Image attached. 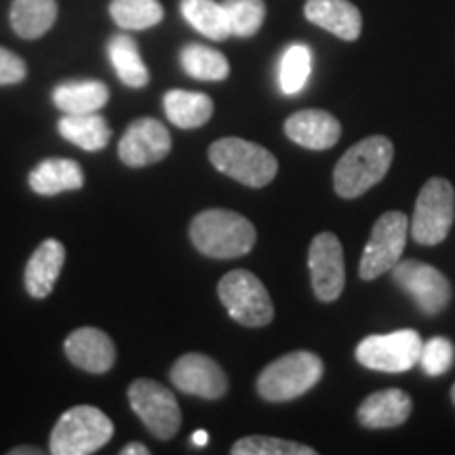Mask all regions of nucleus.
<instances>
[{
  "mask_svg": "<svg viewBox=\"0 0 455 455\" xmlns=\"http://www.w3.org/2000/svg\"><path fill=\"white\" fill-rule=\"evenodd\" d=\"M395 148L384 135H371L346 150L333 169V188L341 198H358L388 173Z\"/></svg>",
  "mask_w": 455,
  "mask_h": 455,
  "instance_id": "nucleus-1",
  "label": "nucleus"
},
{
  "mask_svg": "<svg viewBox=\"0 0 455 455\" xmlns=\"http://www.w3.org/2000/svg\"><path fill=\"white\" fill-rule=\"evenodd\" d=\"M190 238L198 251L207 258L232 259L251 251L255 244V228L236 212L207 209L192 220Z\"/></svg>",
  "mask_w": 455,
  "mask_h": 455,
  "instance_id": "nucleus-2",
  "label": "nucleus"
},
{
  "mask_svg": "<svg viewBox=\"0 0 455 455\" xmlns=\"http://www.w3.org/2000/svg\"><path fill=\"white\" fill-rule=\"evenodd\" d=\"M323 371H325V365H323L321 356H316L315 352H289V355L270 363L259 373L258 392L261 398L272 403L293 401V398L315 388L321 382Z\"/></svg>",
  "mask_w": 455,
  "mask_h": 455,
  "instance_id": "nucleus-3",
  "label": "nucleus"
},
{
  "mask_svg": "<svg viewBox=\"0 0 455 455\" xmlns=\"http://www.w3.org/2000/svg\"><path fill=\"white\" fill-rule=\"evenodd\" d=\"M213 167L249 188L268 186L278 173V161L270 150L241 138H226L209 148Z\"/></svg>",
  "mask_w": 455,
  "mask_h": 455,
  "instance_id": "nucleus-4",
  "label": "nucleus"
},
{
  "mask_svg": "<svg viewBox=\"0 0 455 455\" xmlns=\"http://www.w3.org/2000/svg\"><path fill=\"white\" fill-rule=\"evenodd\" d=\"M114 426L100 409L81 405L66 411L51 432L53 455H89L112 439Z\"/></svg>",
  "mask_w": 455,
  "mask_h": 455,
  "instance_id": "nucleus-5",
  "label": "nucleus"
},
{
  "mask_svg": "<svg viewBox=\"0 0 455 455\" xmlns=\"http://www.w3.org/2000/svg\"><path fill=\"white\" fill-rule=\"evenodd\" d=\"M218 295L228 315L244 327H266L275 318L268 289L247 270H232L218 284Z\"/></svg>",
  "mask_w": 455,
  "mask_h": 455,
  "instance_id": "nucleus-6",
  "label": "nucleus"
},
{
  "mask_svg": "<svg viewBox=\"0 0 455 455\" xmlns=\"http://www.w3.org/2000/svg\"><path fill=\"white\" fill-rule=\"evenodd\" d=\"M455 220V190L445 178H430L415 201L411 235L418 244H439L447 238Z\"/></svg>",
  "mask_w": 455,
  "mask_h": 455,
  "instance_id": "nucleus-7",
  "label": "nucleus"
},
{
  "mask_svg": "<svg viewBox=\"0 0 455 455\" xmlns=\"http://www.w3.org/2000/svg\"><path fill=\"white\" fill-rule=\"evenodd\" d=\"M422 338L413 329L384 335H369L356 346V361L363 367L384 373H403L419 363Z\"/></svg>",
  "mask_w": 455,
  "mask_h": 455,
  "instance_id": "nucleus-8",
  "label": "nucleus"
},
{
  "mask_svg": "<svg viewBox=\"0 0 455 455\" xmlns=\"http://www.w3.org/2000/svg\"><path fill=\"white\" fill-rule=\"evenodd\" d=\"M409 220L401 212H388L375 221L371 238L363 251L358 275L363 281H375L395 268L405 251Z\"/></svg>",
  "mask_w": 455,
  "mask_h": 455,
  "instance_id": "nucleus-9",
  "label": "nucleus"
},
{
  "mask_svg": "<svg viewBox=\"0 0 455 455\" xmlns=\"http://www.w3.org/2000/svg\"><path fill=\"white\" fill-rule=\"evenodd\" d=\"M129 405L156 439L169 441L178 435L181 411L173 392L155 379H135L129 386Z\"/></svg>",
  "mask_w": 455,
  "mask_h": 455,
  "instance_id": "nucleus-10",
  "label": "nucleus"
},
{
  "mask_svg": "<svg viewBox=\"0 0 455 455\" xmlns=\"http://www.w3.org/2000/svg\"><path fill=\"white\" fill-rule=\"evenodd\" d=\"M390 272L398 287L411 295L418 308L426 315H439L451 301V284L435 266L418 259H405L398 261Z\"/></svg>",
  "mask_w": 455,
  "mask_h": 455,
  "instance_id": "nucleus-11",
  "label": "nucleus"
},
{
  "mask_svg": "<svg viewBox=\"0 0 455 455\" xmlns=\"http://www.w3.org/2000/svg\"><path fill=\"white\" fill-rule=\"evenodd\" d=\"M312 289L321 301H335L344 291L346 264L339 238L331 232L315 236L308 251Z\"/></svg>",
  "mask_w": 455,
  "mask_h": 455,
  "instance_id": "nucleus-12",
  "label": "nucleus"
},
{
  "mask_svg": "<svg viewBox=\"0 0 455 455\" xmlns=\"http://www.w3.org/2000/svg\"><path fill=\"white\" fill-rule=\"evenodd\" d=\"M171 382L186 395L209 398V401L221 398L228 392L224 369L212 356L198 352L184 355L175 361V365L171 367Z\"/></svg>",
  "mask_w": 455,
  "mask_h": 455,
  "instance_id": "nucleus-13",
  "label": "nucleus"
},
{
  "mask_svg": "<svg viewBox=\"0 0 455 455\" xmlns=\"http://www.w3.org/2000/svg\"><path fill=\"white\" fill-rule=\"evenodd\" d=\"M171 152V133L156 118H140L124 131L118 156L129 167H146L163 161Z\"/></svg>",
  "mask_w": 455,
  "mask_h": 455,
  "instance_id": "nucleus-14",
  "label": "nucleus"
},
{
  "mask_svg": "<svg viewBox=\"0 0 455 455\" xmlns=\"http://www.w3.org/2000/svg\"><path fill=\"white\" fill-rule=\"evenodd\" d=\"M287 138L308 150H329L341 138V124L327 110H299L284 121Z\"/></svg>",
  "mask_w": 455,
  "mask_h": 455,
  "instance_id": "nucleus-15",
  "label": "nucleus"
},
{
  "mask_svg": "<svg viewBox=\"0 0 455 455\" xmlns=\"http://www.w3.org/2000/svg\"><path fill=\"white\" fill-rule=\"evenodd\" d=\"M64 350L70 361L83 371L106 373L116 361V348L104 331L95 327H81L68 335Z\"/></svg>",
  "mask_w": 455,
  "mask_h": 455,
  "instance_id": "nucleus-16",
  "label": "nucleus"
},
{
  "mask_svg": "<svg viewBox=\"0 0 455 455\" xmlns=\"http://www.w3.org/2000/svg\"><path fill=\"white\" fill-rule=\"evenodd\" d=\"M413 403L407 392L398 388H388L382 392H373L358 407V422L365 428L382 430V428H396L405 424L411 415Z\"/></svg>",
  "mask_w": 455,
  "mask_h": 455,
  "instance_id": "nucleus-17",
  "label": "nucleus"
},
{
  "mask_svg": "<svg viewBox=\"0 0 455 455\" xmlns=\"http://www.w3.org/2000/svg\"><path fill=\"white\" fill-rule=\"evenodd\" d=\"M306 20L335 34L341 41H356L363 30V17L348 0H308L304 7Z\"/></svg>",
  "mask_w": 455,
  "mask_h": 455,
  "instance_id": "nucleus-18",
  "label": "nucleus"
},
{
  "mask_svg": "<svg viewBox=\"0 0 455 455\" xmlns=\"http://www.w3.org/2000/svg\"><path fill=\"white\" fill-rule=\"evenodd\" d=\"M66 261L64 244L55 238H49L38 244L36 251L32 253L30 261L26 266V289L32 298L43 299L53 291L57 276Z\"/></svg>",
  "mask_w": 455,
  "mask_h": 455,
  "instance_id": "nucleus-19",
  "label": "nucleus"
},
{
  "mask_svg": "<svg viewBox=\"0 0 455 455\" xmlns=\"http://www.w3.org/2000/svg\"><path fill=\"white\" fill-rule=\"evenodd\" d=\"M83 186L84 173L81 164L70 158H47L30 173V188L41 196L81 190Z\"/></svg>",
  "mask_w": 455,
  "mask_h": 455,
  "instance_id": "nucleus-20",
  "label": "nucleus"
},
{
  "mask_svg": "<svg viewBox=\"0 0 455 455\" xmlns=\"http://www.w3.org/2000/svg\"><path fill=\"white\" fill-rule=\"evenodd\" d=\"M167 118L180 129H196L213 116V100L196 91L173 89L164 95Z\"/></svg>",
  "mask_w": 455,
  "mask_h": 455,
  "instance_id": "nucleus-21",
  "label": "nucleus"
},
{
  "mask_svg": "<svg viewBox=\"0 0 455 455\" xmlns=\"http://www.w3.org/2000/svg\"><path fill=\"white\" fill-rule=\"evenodd\" d=\"M61 138L72 141L74 146L83 148V150L98 152L104 150L108 141L112 138V131L108 127L106 118L100 114H66L60 124Z\"/></svg>",
  "mask_w": 455,
  "mask_h": 455,
  "instance_id": "nucleus-22",
  "label": "nucleus"
},
{
  "mask_svg": "<svg viewBox=\"0 0 455 455\" xmlns=\"http://www.w3.org/2000/svg\"><path fill=\"white\" fill-rule=\"evenodd\" d=\"M57 20L55 0H13L11 7V26L17 36L34 41L53 28Z\"/></svg>",
  "mask_w": 455,
  "mask_h": 455,
  "instance_id": "nucleus-23",
  "label": "nucleus"
},
{
  "mask_svg": "<svg viewBox=\"0 0 455 455\" xmlns=\"http://www.w3.org/2000/svg\"><path fill=\"white\" fill-rule=\"evenodd\" d=\"M110 91L100 81H72L53 91V104L64 114H91L108 104Z\"/></svg>",
  "mask_w": 455,
  "mask_h": 455,
  "instance_id": "nucleus-24",
  "label": "nucleus"
},
{
  "mask_svg": "<svg viewBox=\"0 0 455 455\" xmlns=\"http://www.w3.org/2000/svg\"><path fill=\"white\" fill-rule=\"evenodd\" d=\"M108 55H110L112 68L116 70L118 78L127 87L141 89L150 81V72L141 60L138 44L127 34H116L108 43Z\"/></svg>",
  "mask_w": 455,
  "mask_h": 455,
  "instance_id": "nucleus-25",
  "label": "nucleus"
},
{
  "mask_svg": "<svg viewBox=\"0 0 455 455\" xmlns=\"http://www.w3.org/2000/svg\"><path fill=\"white\" fill-rule=\"evenodd\" d=\"M181 15L196 32L212 41H226L232 36L226 11L215 0H181Z\"/></svg>",
  "mask_w": 455,
  "mask_h": 455,
  "instance_id": "nucleus-26",
  "label": "nucleus"
},
{
  "mask_svg": "<svg viewBox=\"0 0 455 455\" xmlns=\"http://www.w3.org/2000/svg\"><path fill=\"white\" fill-rule=\"evenodd\" d=\"M180 60L181 68L198 81H224L230 74V64H228L226 55L212 47H204V44H188L181 49Z\"/></svg>",
  "mask_w": 455,
  "mask_h": 455,
  "instance_id": "nucleus-27",
  "label": "nucleus"
},
{
  "mask_svg": "<svg viewBox=\"0 0 455 455\" xmlns=\"http://www.w3.org/2000/svg\"><path fill=\"white\" fill-rule=\"evenodd\" d=\"M110 15L123 30H148L161 24L164 11L158 0H112Z\"/></svg>",
  "mask_w": 455,
  "mask_h": 455,
  "instance_id": "nucleus-28",
  "label": "nucleus"
},
{
  "mask_svg": "<svg viewBox=\"0 0 455 455\" xmlns=\"http://www.w3.org/2000/svg\"><path fill=\"white\" fill-rule=\"evenodd\" d=\"M312 72V53L306 44L295 43L283 53L278 66V83L284 95H295L308 84Z\"/></svg>",
  "mask_w": 455,
  "mask_h": 455,
  "instance_id": "nucleus-29",
  "label": "nucleus"
},
{
  "mask_svg": "<svg viewBox=\"0 0 455 455\" xmlns=\"http://www.w3.org/2000/svg\"><path fill=\"white\" fill-rule=\"evenodd\" d=\"M221 7L226 11L230 32L238 38L253 36L266 20L264 0H224Z\"/></svg>",
  "mask_w": 455,
  "mask_h": 455,
  "instance_id": "nucleus-30",
  "label": "nucleus"
},
{
  "mask_svg": "<svg viewBox=\"0 0 455 455\" xmlns=\"http://www.w3.org/2000/svg\"><path fill=\"white\" fill-rule=\"evenodd\" d=\"M232 455H316V451L308 445L275 436H247L235 443Z\"/></svg>",
  "mask_w": 455,
  "mask_h": 455,
  "instance_id": "nucleus-31",
  "label": "nucleus"
},
{
  "mask_svg": "<svg viewBox=\"0 0 455 455\" xmlns=\"http://www.w3.org/2000/svg\"><path fill=\"white\" fill-rule=\"evenodd\" d=\"M455 361V346L447 338H432L422 344L419 365L430 378L447 373Z\"/></svg>",
  "mask_w": 455,
  "mask_h": 455,
  "instance_id": "nucleus-32",
  "label": "nucleus"
},
{
  "mask_svg": "<svg viewBox=\"0 0 455 455\" xmlns=\"http://www.w3.org/2000/svg\"><path fill=\"white\" fill-rule=\"evenodd\" d=\"M26 78V64L20 55L11 53L9 49L0 47V87L15 84Z\"/></svg>",
  "mask_w": 455,
  "mask_h": 455,
  "instance_id": "nucleus-33",
  "label": "nucleus"
},
{
  "mask_svg": "<svg viewBox=\"0 0 455 455\" xmlns=\"http://www.w3.org/2000/svg\"><path fill=\"white\" fill-rule=\"evenodd\" d=\"M121 453L123 455H148L150 453V449H148L146 445H141V443H129V445L124 447Z\"/></svg>",
  "mask_w": 455,
  "mask_h": 455,
  "instance_id": "nucleus-34",
  "label": "nucleus"
},
{
  "mask_svg": "<svg viewBox=\"0 0 455 455\" xmlns=\"http://www.w3.org/2000/svg\"><path fill=\"white\" fill-rule=\"evenodd\" d=\"M11 455H41V449H34V447H15L9 451Z\"/></svg>",
  "mask_w": 455,
  "mask_h": 455,
  "instance_id": "nucleus-35",
  "label": "nucleus"
},
{
  "mask_svg": "<svg viewBox=\"0 0 455 455\" xmlns=\"http://www.w3.org/2000/svg\"><path fill=\"white\" fill-rule=\"evenodd\" d=\"M207 441H209V435L204 430H196L195 435H192V443H195L196 447H204L207 445Z\"/></svg>",
  "mask_w": 455,
  "mask_h": 455,
  "instance_id": "nucleus-36",
  "label": "nucleus"
},
{
  "mask_svg": "<svg viewBox=\"0 0 455 455\" xmlns=\"http://www.w3.org/2000/svg\"><path fill=\"white\" fill-rule=\"evenodd\" d=\"M451 401H453V405H455V384H453V388H451Z\"/></svg>",
  "mask_w": 455,
  "mask_h": 455,
  "instance_id": "nucleus-37",
  "label": "nucleus"
}]
</instances>
